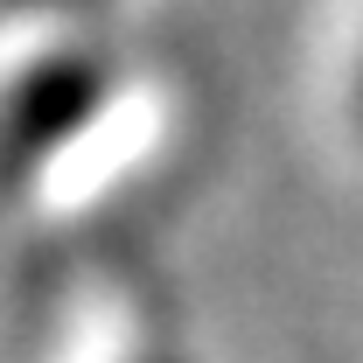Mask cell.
<instances>
[{
  "label": "cell",
  "mask_w": 363,
  "mask_h": 363,
  "mask_svg": "<svg viewBox=\"0 0 363 363\" xmlns=\"http://www.w3.org/2000/svg\"><path fill=\"white\" fill-rule=\"evenodd\" d=\"M357 119H363V63H357Z\"/></svg>",
  "instance_id": "3957f363"
},
{
  "label": "cell",
  "mask_w": 363,
  "mask_h": 363,
  "mask_svg": "<svg viewBox=\"0 0 363 363\" xmlns=\"http://www.w3.org/2000/svg\"><path fill=\"white\" fill-rule=\"evenodd\" d=\"M105 98V70L91 56H49L35 63L0 105V189L28 182L70 133H84V119Z\"/></svg>",
  "instance_id": "6da1fadb"
},
{
  "label": "cell",
  "mask_w": 363,
  "mask_h": 363,
  "mask_svg": "<svg viewBox=\"0 0 363 363\" xmlns=\"http://www.w3.org/2000/svg\"><path fill=\"white\" fill-rule=\"evenodd\" d=\"M0 7H63V0H0Z\"/></svg>",
  "instance_id": "7a4b0ae2"
}]
</instances>
